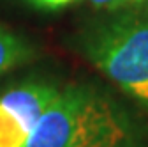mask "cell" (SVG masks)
Listing matches in <instances>:
<instances>
[{"instance_id": "3957f363", "label": "cell", "mask_w": 148, "mask_h": 147, "mask_svg": "<svg viewBox=\"0 0 148 147\" xmlns=\"http://www.w3.org/2000/svg\"><path fill=\"white\" fill-rule=\"evenodd\" d=\"M57 92L53 83L27 82L0 94V147H27Z\"/></svg>"}, {"instance_id": "52a82bcc", "label": "cell", "mask_w": 148, "mask_h": 147, "mask_svg": "<svg viewBox=\"0 0 148 147\" xmlns=\"http://www.w3.org/2000/svg\"><path fill=\"white\" fill-rule=\"evenodd\" d=\"M143 2H145V0H143Z\"/></svg>"}, {"instance_id": "7a4b0ae2", "label": "cell", "mask_w": 148, "mask_h": 147, "mask_svg": "<svg viewBox=\"0 0 148 147\" xmlns=\"http://www.w3.org/2000/svg\"><path fill=\"white\" fill-rule=\"evenodd\" d=\"M85 53L123 92L148 108V16H123L92 32Z\"/></svg>"}, {"instance_id": "5b68a950", "label": "cell", "mask_w": 148, "mask_h": 147, "mask_svg": "<svg viewBox=\"0 0 148 147\" xmlns=\"http://www.w3.org/2000/svg\"><path fill=\"white\" fill-rule=\"evenodd\" d=\"M95 7H104V9H115L129 4H141L143 0H90Z\"/></svg>"}, {"instance_id": "8992f818", "label": "cell", "mask_w": 148, "mask_h": 147, "mask_svg": "<svg viewBox=\"0 0 148 147\" xmlns=\"http://www.w3.org/2000/svg\"><path fill=\"white\" fill-rule=\"evenodd\" d=\"M34 4L41 6V7H46V9H60V7H65L76 0H32Z\"/></svg>"}, {"instance_id": "277c9868", "label": "cell", "mask_w": 148, "mask_h": 147, "mask_svg": "<svg viewBox=\"0 0 148 147\" xmlns=\"http://www.w3.org/2000/svg\"><path fill=\"white\" fill-rule=\"evenodd\" d=\"M32 57L30 44L14 32L0 27V75L14 69Z\"/></svg>"}, {"instance_id": "6da1fadb", "label": "cell", "mask_w": 148, "mask_h": 147, "mask_svg": "<svg viewBox=\"0 0 148 147\" xmlns=\"http://www.w3.org/2000/svg\"><path fill=\"white\" fill-rule=\"evenodd\" d=\"M132 128L106 94L85 85L58 89L27 147H129Z\"/></svg>"}]
</instances>
